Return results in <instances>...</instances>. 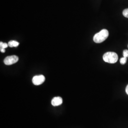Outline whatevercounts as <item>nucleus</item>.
<instances>
[{
  "instance_id": "nucleus-1",
  "label": "nucleus",
  "mask_w": 128,
  "mask_h": 128,
  "mask_svg": "<svg viewBox=\"0 0 128 128\" xmlns=\"http://www.w3.org/2000/svg\"><path fill=\"white\" fill-rule=\"evenodd\" d=\"M109 32L107 30H102L94 36L93 40L96 43H100L105 41L109 36Z\"/></svg>"
},
{
  "instance_id": "nucleus-2",
  "label": "nucleus",
  "mask_w": 128,
  "mask_h": 128,
  "mask_svg": "<svg viewBox=\"0 0 128 128\" xmlns=\"http://www.w3.org/2000/svg\"><path fill=\"white\" fill-rule=\"evenodd\" d=\"M103 60L107 63L114 64L118 60V56L114 52H108L103 56Z\"/></svg>"
},
{
  "instance_id": "nucleus-3",
  "label": "nucleus",
  "mask_w": 128,
  "mask_h": 128,
  "mask_svg": "<svg viewBox=\"0 0 128 128\" xmlns=\"http://www.w3.org/2000/svg\"><path fill=\"white\" fill-rule=\"evenodd\" d=\"M18 60V58L15 55L7 56L4 60V63L6 65H12L17 63Z\"/></svg>"
},
{
  "instance_id": "nucleus-4",
  "label": "nucleus",
  "mask_w": 128,
  "mask_h": 128,
  "mask_svg": "<svg viewBox=\"0 0 128 128\" xmlns=\"http://www.w3.org/2000/svg\"><path fill=\"white\" fill-rule=\"evenodd\" d=\"M32 82L34 85L38 86L43 84L45 81V78L43 75L34 76L32 78Z\"/></svg>"
},
{
  "instance_id": "nucleus-5",
  "label": "nucleus",
  "mask_w": 128,
  "mask_h": 128,
  "mask_svg": "<svg viewBox=\"0 0 128 128\" xmlns=\"http://www.w3.org/2000/svg\"><path fill=\"white\" fill-rule=\"evenodd\" d=\"M63 103V99L61 97H55L51 101V104L54 106L61 105Z\"/></svg>"
},
{
  "instance_id": "nucleus-6",
  "label": "nucleus",
  "mask_w": 128,
  "mask_h": 128,
  "mask_svg": "<svg viewBox=\"0 0 128 128\" xmlns=\"http://www.w3.org/2000/svg\"><path fill=\"white\" fill-rule=\"evenodd\" d=\"M8 45L10 47L12 48V47H16L18 46L19 43L17 41H14V40H11L9 41L8 43Z\"/></svg>"
},
{
  "instance_id": "nucleus-7",
  "label": "nucleus",
  "mask_w": 128,
  "mask_h": 128,
  "mask_svg": "<svg viewBox=\"0 0 128 128\" xmlns=\"http://www.w3.org/2000/svg\"><path fill=\"white\" fill-rule=\"evenodd\" d=\"M9 46L8 44H7L6 43H4L2 42H0V48H6Z\"/></svg>"
},
{
  "instance_id": "nucleus-8",
  "label": "nucleus",
  "mask_w": 128,
  "mask_h": 128,
  "mask_svg": "<svg viewBox=\"0 0 128 128\" xmlns=\"http://www.w3.org/2000/svg\"><path fill=\"white\" fill-rule=\"evenodd\" d=\"M127 60V58H125V57L122 58L120 59V64H126Z\"/></svg>"
},
{
  "instance_id": "nucleus-9",
  "label": "nucleus",
  "mask_w": 128,
  "mask_h": 128,
  "mask_svg": "<svg viewBox=\"0 0 128 128\" xmlns=\"http://www.w3.org/2000/svg\"><path fill=\"white\" fill-rule=\"evenodd\" d=\"M123 15L125 17L128 18V8L124 10L123 12H122Z\"/></svg>"
},
{
  "instance_id": "nucleus-10",
  "label": "nucleus",
  "mask_w": 128,
  "mask_h": 128,
  "mask_svg": "<svg viewBox=\"0 0 128 128\" xmlns=\"http://www.w3.org/2000/svg\"><path fill=\"white\" fill-rule=\"evenodd\" d=\"M123 55H124V57L125 58H128V50H124L123 52Z\"/></svg>"
},
{
  "instance_id": "nucleus-11",
  "label": "nucleus",
  "mask_w": 128,
  "mask_h": 128,
  "mask_svg": "<svg viewBox=\"0 0 128 128\" xmlns=\"http://www.w3.org/2000/svg\"><path fill=\"white\" fill-rule=\"evenodd\" d=\"M0 52H2V53H4L5 52V48H0Z\"/></svg>"
},
{
  "instance_id": "nucleus-12",
  "label": "nucleus",
  "mask_w": 128,
  "mask_h": 128,
  "mask_svg": "<svg viewBox=\"0 0 128 128\" xmlns=\"http://www.w3.org/2000/svg\"><path fill=\"white\" fill-rule=\"evenodd\" d=\"M125 91H126V94H127L128 95V84L127 86L126 87Z\"/></svg>"
}]
</instances>
